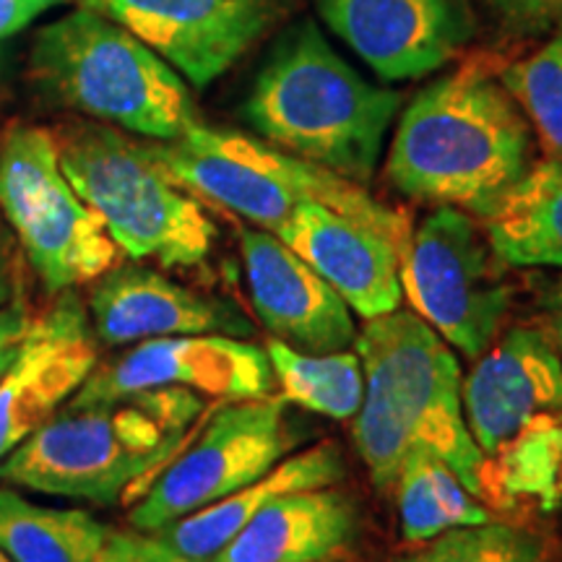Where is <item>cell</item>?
Returning a JSON list of instances; mask_svg holds the SVG:
<instances>
[{
    "instance_id": "1",
    "label": "cell",
    "mask_w": 562,
    "mask_h": 562,
    "mask_svg": "<svg viewBox=\"0 0 562 562\" xmlns=\"http://www.w3.org/2000/svg\"><path fill=\"white\" fill-rule=\"evenodd\" d=\"M214 406L186 389L70 402L0 461V482L34 495L133 505Z\"/></svg>"
},
{
    "instance_id": "2",
    "label": "cell",
    "mask_w": 562,
    "mask_h": 562,
    "mask_svg": "<svg viewBox=\"0 0 562 562\" xmlns=\"http://www.w3.org/2000/svg\"><path fill=\"white\" fill-rule=\"evenodd\" d=\"M531 125L503 83L456 70L406 104L385 178L406 199L487 216L533 165Z\"/></svg>"
},
{
    "instance_id": "3",
    "label": "cell",
    "mask_w": 562,
    "mask_h": 562,
    "mask_svg": "<svg viewBox=\"0 0 562 562\" xmlns=\"http://www.w3.org/2000/svg\"><path fill=\"white\" fill-rule=\"evenodd\" d=\"M355 347L364 372V396L351 438L372 484L393 492L404 456L412 448H427L476 497L482 459L463 417V378L453 349L409 311L370 318Z\"/></svg>"
},
{
    "instance_id": "4",
    "label": "cell",
    "mask_w": 562,
    "mask_h": 562,
    "mask_svg": "<svg viewBox=\"0 0 562 562\" xmlns=\"http://www.w3.org/2000/svg\"><path fill=\"white\" fill-rule=\"evenodd\" d=\"M402 94L364 79L311 21L292 26L258 70L243 115L281 151L341 178H372Z\"/></svg>"
},
{
    "instance_id": "5",
    "label": "cell",
    "mask_w": 562,
    "mask_h": 562,
    "mask_svg": "<svg viewBox=\"0 0 562 562\" xmlns=\"http://www.w3.org/2000/svg\"><path fill=\"white\" fill-rule=\"evenodd\" d=\"M30 79L60 108L146 140H172L201 123L178 70L83 5L34 34Z\"/></svg>"
},
{
    "instance_id": "6",
    "label": "cell",
    "mask_w": 562,
    "mask_h": 562,
    "mask_svg": "<svg viewBox=\"0 0 562 562\" xmlns=\"http://www.w3.org/2000/svg\"><path fill=\"white\" fill-rule=\"evenodd\" d=\"M154 157L195 199L277 235L302 203L355 216L409 248L412 227L402 211L385 206L326 167L281 151L269 140L195 123L172 140H149Z\"/></svg>"
},
{
    "instance_id": "7",
    "label": "cell",
    "mask_w": 562,
    "mask_h": 562,
    "mask_svg": "<svg viewBox=\"0 0 562 562\" xmlns=\"http://www.w3.org/2000/svg\"><path fill=\"white\" fill-rule=\"evenodd\" d=\"M53 133L63 172L100 214L121 252L165 269H193L206 261L216 224L161 167L149 140L94 121L68 123Z\"/></svg>"
},
{
    "instance_id": "8",
    "label": "cell",
    "mask_w": 562,
    "mask_h": 562,
    "mask_svg": "<svg viewBox=\"0 0 562 562\" xmlns=\"http://www.w3.org/2000/svg\"><path fill=\"white\" fill-rule=\"evenodd\" d=\"M0 214L50 294L115 269L121 248L60 167L55 133L13 123L0 138Z\"/></svg>"
},
{
    "instance_id": "9",
    "label": "cell",
    "mask_w": 562,
    "mask_h": 562,
    "mask_svg": "<svg viewBox=\"0 0 562 562\" xmlns=\"http://www.w3.org/2000/svg\"><path fill=\"white\" fill-rule=\"evenodd\" d=\"M294 440L281 396L216 404L131 505V526L157 533L222 501L271 472L292 453Z\"/></svg>"
},
{
    "instance_id": "10",
    "label": "cell",
    "mask_w": 562,
    "mask_h": 562,
    "mask_svg": "<svg viewBox=\"0 0 562 562\" xmlns=\"http://www.w3.org/2000/svg\"><path fill=\"white\" fill-rule=\"evenodd\" d=\"M487 237L467 211L438 206L412 232L402 292L448 347L476 360L501 336L510 286Z\"/></svg>"
},
{
    "instance_id": "11",
    "label": "cell",
    "mask_w": 562,
    "mask_h": 562,
    "mask_svg": "<svg viewBox=\"0 0 562 562\" xmlns=\"http://www.w3.org/2000/svg\"><path fill=\"white\" fill-rule=\"evenodd\" d=\"M149 389H186L224 404L271 396L277 381L266 349L240 336H170L140 341L117 360L97 364L70 402L89 404Z\"/></svg>"
},
{
    "instance_id": "12",
    "label": "cell",
    "mask_w": 562,
    "mask_h": 562,
    "mask_svg": "<svg viewBox=\"0 0 562 562\" xmlns=\"http://www.w3.org/2000/svg\"><path fill=\"white\" fill-rule=\"evenodd\" d=\"M125 26L195 89L235 66L271 26L277 0H79Z\"/></svg>"
},
{
    "instance_id": "13",
    "label": "cell",
    "mask_w": 562,
    "mask_h": 562,
    "mask_svg": "<svg viewBox=\"0 0 562 562\" xmlns=\"http://www.w3.org/2000/svg\"><path fill=\"white\" fill-rule=\"evenodd\" d=\"M100 364V341L87 305L60 292L32 318L19 355L0 378V461L53 419Z\"/></svg>"
},
{
    "instance_id": "14",
    "label": "cell",
    "mask_w": 562,
    "mask_h": 562,
    "mask_svg": "<svg viewBox=\"0 0 562 562\" xmlns=\"http://www.w3.org/2000/svg\"><path fill=\"white\" fill-rule=\"evenodd\" d=\"M461 404L480 459L562 412V360L539 328H510L476 357Z\"/></svg>"
},
{
    "instance_id": "15",
    "label": "cell",
    "mask_w": 562,
    "mask_h": 562,
    "mask_svg": "<svg viewBox=\"0 0 562 562\" xmlns=\"http://www.w3.org/2000/svg\"><path fill=\"white\" fill-rule=\"evenodd\" d=\"M240 252L250 302L271 339L326 355L357 339L351 307L339 292L266 229H243Z\"/></svg>"
},
{
    "instance_id": "16",
    "label": "cell",
    "mask_w": 562,
    "mask_h": 562,
    "mask_svg": "<svg viewBox=\"0 0 562 562\" xmlns=\"http://www.w3.org/2000/svg\"><path fill=\"white\" fill-rule=\"evenodd\" d=\"M318 11L328 30L383 81L435 74L467 37L453 0H318Z\"/></svg>"
},
{
    "instance_id": "17",
    "label": "cell",
    "mask_w": 562,
    "mask_h": 562,
    "mask_svg": "<svg viewBox=\"0 0 562 562\" xmlns=\"http://www.w3.org/2000/svg\"><path fill=\"white\" fill-rule=\"evenodd\" d=\"M89 321L104 347H136L170 336H250L252 326L227 302L146 266H115L89 292Z\"/></svg>"
},
{
    "instance_id": "18",
    "label": "cell",
    "mask_w": 562,
    "mask_h": 562,
    "mask_svg": "<svg viewBox=\"0 0 562 562\" xmlns=\"http://www.w3.org/2000/svg\"><path fill=\"white\" fill-rule=\"evenodd\" d=\"M277 237L313 266L364 321L398 311L406 248L355 216L302 203Z\"/></svg>"
},
{
    "instance_id": "19",
    "label": "cell",
    "mask_w": 562,
    "mask_h": 562,
    "mask_svg": "<svg viewBox=\"0 0 562 562\" xmlns=\"http://www.w3.org/2000/svg\"><path fill=\"white\" fill-rule=\"evenodd\" d=\"M360 531L355 497L339 487L297 490L263 505L209 562H334Z\"/></svg>"
},
{
    "instance_id": "20",
    "label": "cell",
    "mask_w": 562,
    "mask_h": 562,
    "mask_svg": "<svg viewBox=\"0 0 562 562\" xmlns=\"http://www.w3.org/2000/svg\"><path fill=\"white\" fill-rule=\"evenodd\" d=\"M344 474H347V463H344L341 448L331 440L318 442L307 451L281 459L261 480L245 484L222 501L157 531V537L170 544L175 552H180L182 558L209 562L252 521V516L263 505L277 501L279 495H286V492L331 487V484L344 480Z\"/></svg>"
},
{
    "instance_id": "21",
    "label": "cell",
    "mask_w": 562,
    "mask_h": 562,
    "mask_svg": "<svg viewBox=\"0 0 562 562\" xmlns=\"http://www.w3.org/2000/svg\"><path fill=\"white\" fill-rule=\"evenodd\" d=\"M484 237L503 266L562 271V159L547 157L484 216Z\"/></svg>"
},
{
    "instance_id": "22",
    "label": "cell",
    "mask_w": 562,
    "mask_h": 562,
    "mask_svg": "<svg viewBox=\"0 0 562 562\" xmlns=\"http://www.w3.org/2000/svg\"><path fill=\"white\" fill-rule=\"evenodd\" d=\"M110 529L83 508H53L0 482V550L13 562H97Z\"/></svg>"
},
{
    "instance_id": "23",
    "label": "cell",
    "mask_w": 562,
    "mask_h": 562,
    "mask_svg": "<svg viewBox=\"0 0 562 562\" xmlns=\"http://www.w3.org/2000/svg\"><path fill=\"white\" fill-rule=\"evenodd\" d=\"M393 490L406 544L430 542L451 529L492 521V513L463 487L461 476L427 448H412L404 456Z\"/></svg>"
},
{
    "instance_id": "24",
    "label": "cell",
    "mask_w": 562,
    "mask_h": 562,
    "mask_svg": "<svg viewBox=\"0 0 562 562\" xmlns=\"http://www.w3.org/2000/svg\"><path fill=\"white\" fill-rule=\"evenodd\" d=\"M273 381L286 404L323 414L331 419H355L364 396V372L357 351L311 355L286 347L277 339L266 344Z\"/></svg>"
},
{
    "instance_id": "25",
    "label": "cell",
    "mask_w": 562,
    "mask_h": 562,
    "mask_svg": "<svg viewBox=\"0 0 562 562\" xmlns=\"http://www.w3.org/2000/svg\"><path fill=\"white\" fill-rule=\"evenodd\" d=\"M503 87L537 133L547 157L562 159V26L537 53L503 70Z\"/></svg>"
},
{
    "instance_id": "26",
    "label": "cell",
    "mask_w": 562,
    "mask_h": 562,
    "mask_svg": "<svg viewBox=\"0 0 562 562\" xmlns=\"http://www.w3.org/2000/svg\"><path fill=\"white\" fill-rule=\"evenodd\" d=\"M393 562H547V542L524 526L487 521L440 533Z\"/></svg>"
},
{
    "instance_id": "27",
    "label": "cell",
    "mask_w": 562,
    "mask_h": 562,
    "mask_svg": "<svg viewBox=\"0 0 562 562\" xmlns=\"http://www.w3.org/2000/svg\"><path fill=\"white\" fill-rule=\"evenodd\" d=\"M97 562H193L161 542L157 533L138 529L110 531Z\"/></svg>"
},
{
    "instance_id": "28",
    "label": "cell",
    "mask_w": 562,
    "mask_h": 562,
    "mask_svg": "<svg viewBox=\"0 0 562 562\" xmlns=\"http://www.w3.org/2000/svg\"><path fill=\"white\" fill-rule=\"evenodd\" d=\"M487 5L510 32H544L562 21V0H487Z\"/></svg>"
},
{
    "instance_id": "29",
    "label": "cell",
    "mask_w": 562,
    "mask_h": 562,
    "mask_svg": "<svg viewBox=\"0 0 562 562\" xmlns=\"http://www.w3.org/2000/svg\"><path fill=\"white\" fill-rule=\"evenodd\" d=\"M32 315L26 311L24 300L0 307V378L11 368L13 357L19 355L24 336L30 331Z\"/></svg>"
},
{
    "instance_id": "30",
    "label": "cell",
    "mask_w": 562,
    "mask_h": 562,
    "mask_svg": "<svg viewBox=\"0 0 562 562\" xmlns=\"http://www.w3.org/2000/svg\"><path fill=\"white\" fill-rule=\"evenodd\" d=\"M63 3L68 0H0V40L13 37L42 13L58 9Z\"/></svg>"
},
{
    "instance_id": "31",
    "label": "cell",
    "mask_w": 562,
    "mask_h": 562,
    "mask_svg": "<svg viewBox=\"0 0 562 562\" xmlns=\"http://www.w3.org/2000/svg\"><path fill=\"white\" fill-rule=\"evenodd\" d=\"M21 271H19V243L11 235L9 224L0 222V307L19 300Z\"/></svg>"
},
{
    "instance_id": "32",
    "label": "cell",
    "mask_w": 562,
    "mask_h": 562,
    "mask_svg": "<svg viewBox=\"0 0 562 562\" xmlns=\"http://www.w3.org/2000/svg\"><path fill=\"white\" fill-rule=\"evenodd\" d=\"M539 318H542L539 331L547 336L562 360V277L550 281L539 294Z\"/></svg>"
},
{
    "instance_id": "33",
    "label": "cell",
    "mask_w": 562,
    "mask_h": 562,
    "mask_svg": "<svg viewBox=\"0 0 562 562\" xmlns=\"http://www.w3.org/2000/svg\"><path fill=\"white\" fill-rule=\"evenodd\" d=\"M0 562H13L11 558H9V554H5L3 550H0Z\"/></svg>"
}]
</instances>
